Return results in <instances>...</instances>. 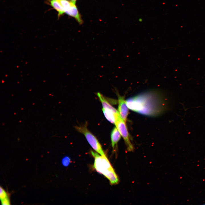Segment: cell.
<instances>
[{
	"label": "cell",
	"mask_w": 205,
	"mask_h": 205,
	"mask_svg": "<svg viewBox=\"0 0 205 205\" xmlns=\"http://www.w3.org/2000/svg\"><path fill=\"white\" fill-rule=\"evenodd\" d=\"M77 0H70V1L74 4H75L76 1Z\"/></svg>",
	"instance_id": "obj_15"
},
{
	"label": "cell",
	"mask_w": 205,
	"mask_h": 205,
	"mask_svg": "<svg viewBox=\"0 0 205 205\" xmlns=\"http://www.w3.org/2000/svg\"><path fill=\"white\" fill-rule=\"evenodd\" d=\"M65 13L74 17L80 24H82L83 23V21L75 4H73L69 9L65 11Z\"/></svg>",
	"instance_id": "obj_6"
},
{
	"label": "cell",
	"mask_w": 205,
	"mask_h": 205,
	"mask_svg": "<svg viewBox=\"0 0 205 205\" xmlns=\"http://www.w3.org/2000/svg\"><path fill=\"white\" fill-rule=\"evenodd\" d=\"M9 194L1 186L0 187V198L1 201L9 197Z\"/></svg>",
	"instance_id": "obj_12"
},
{
	"label": "cell",
	"mask_w": 205,
	"mask_h": 205,
	"mask_svg": "<svg viewBox=\"0 0 205 205\" xmlns=\"http://www.w3.org/2000/svg\"><path fill=\"white\" fill-rule=\"evenodd\" d=\"M114 124L124 139L127 151H133L134 147L129 138L125 122L121 118L119 113L116 115Z\"/></svg>",
	"instance_id": "obj_4"
},
{
	"label": "cell",
	"mask_w": 205,
	"mask_h": 205,
	"mask_svg": "<svg viewBox=\"0 0 205 205\" xmlns=\"http://www.w3.org/2000/svg\"><path fill=\"white\" fill-rule=\"evenodd\" d=\"M91 153L95 159L94 167L96 170L107 178L111 184H118L119 181L118 177L106 157L100 155L93 151Z\"/></svg>",
	"instance_id": "obj_2"
},
{
	"label": "cell",
	"mask_w": 205,
	"mask_h": 205,
	"mask_svg": "<svg viewBox=\"0 0 205 205\" xmlns=\"http://www.w3.org/2000/svg\"><path fill=\"white\" fill-rule=\"evenodd\" d=\"M71 160L69 157L66 156L64 157L62 159V165L65 167H67L70 164Z\"/></svg>",
	"instance_id": "obj_13"
},
{
	"label": "cell",
	"mask_w": 205,
	"mask_h": 205,
	"mask_svg": "<svg viewBox=\"0 0 205 205\" xmlns=\"http://www.w3.org/2000/svg\"><path fill=\"white\" fill-rule=\"evenodd\" d=\"M104 114L107 119L112 124H114L116 115L118 112H116L113 110L107 109L102 108Z\"/></svg>",
	"instance_id": "obj_10"
},
{
	"label": "cell",
	"mask_w": 205,
	"mask_h": 205,
	"mask_svg": "<svg viewBox=\"0 0 205 205\" xmlns=\"http://www.w3.org/2000/svg\"><path fill=\"white\" fill-rule=\"evenodd\" d=\"M118 101V111L121 118L126 122L128 113V107L123 97L117 93Z\"/></svg>",
	"instance_id": "obj_5"
},
{
	"label": "cell",
	"mask_w": 205,
	"mask_h": 205,
	"mask_svg": "<svg viewBox=\"0 0 205 205\" xmlns=\"http://www.w3.org/2000/svg\"><path fill=\"white\" fill-rule=\"evenodd\" d=\"M159 92L150 91L142 93L126 101L131 110L144 115L155 116L164 111V101Z\"/></svg>",
	"instance_id": "obj_1"
},
{
	"label": "cell",
	"mask_w": 205,
	"mask_h": 205,
	"mask_svg": "<svg viewBox=\"0 0 205 205\" xmlns=\"http://www.w3.org/2000/svg\"><path fill=\"white\" fill-rule=\"evenodd\" d=\"M87 123L79 126H75V128L78 132L83 134L92 147L101 156H106L102 146L98 140L92 133L88 130Z\"/></svg>",
	"instance_id": "obj_3"
},
{
	"label": "cell",
	"mask_w": 205,
	"mask_h": 205,
	"mask_svg": "<svg viewBox=\"0 0 205 205\" xmlns=\"http://www.w3.org/2000/svg\"><path fill=\"white\" fill-rule=\"evenodd\" d=\"M59 1L64 9L65 12L74 4L68 0H59Z\"/></svg>",
	"instance_id": "obj_11"
},
{
	"label": "cell",
	"mask_w": 205,
	"mask_h": 205,
	"mask_svg": "<svg viewBox=\"0 0 205 205\" xmlns=\"http://www.w3.org/2000/svg\"><path fill=\"white\" fill-rule=\"evenodd\" d=\"M49 1L50 5L58 12L59 17L65 13L64 9L59 0Z\"/></svg>",
	"instance_id": "obj_8"
},
{
	"label": "cell",
	"mask_w": 205,
	"mask_h": 205,
	"mask_svg": "<svg viewBox=\"0 0 205 205\" xmlns=\"http://www.w3.org/2000/svg\"><path fill=\"white\" fill-rule=\"evenodd\" d=\"M97 95L101 102L103 108L110 109L116 112H118L110 104L104 97L101 93L98 92L97 93Z\"/></svg>",
	"instance_id": "obj_9"
},
{
	"label": "cell",
	"mask_w": 205,
	"mask_h": 205,
	"mask_svg": "<svg viewBox=\"0 0 205 205\" xmlns=\"http://www.w3.org/2000/svg\"><path fill=\"white\" fill-rule=\"evenodd\" d=\"M121 135L116 127L112 129L111 134V140L112 147L113 149L117 146V143L120 140Z\"/></svg>",
	"instance_id": "obj_7"
},
{
	"label": "cell",
	"mask_w": 205,
	"mask_h": 205,
	"mask_svg": "<svg viewBox=\"0 0 205 205\" xmlns=\"http://www.w3.org/2000/svg\"><path fill=\"white\" fill-rule=\"evenodd\" d=\"M2 205H8L11 204L9 197L6 198L1 201Z\"/></svg>",
	"instance_id": "obj_14"
}]
</instances>
